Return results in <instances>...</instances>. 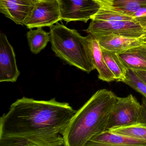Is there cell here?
<instances>
[{"instance_id":"20","label":"cell","mask_w":146,"mask_h":146,"mask_svg":"<svg viewBox=\"0 0 146 146\" xmlns=\"http://www.w3.org/2000/svg\"><path fill=\"white\" fill-rule=\"evenodd\" d=\"M141 114L139 123L146 125V98L143 96L142 98Z\"/></svg>"},{"instance_id":"11","label":"cell","mask_w":146,"mask_h":146,"mask_svg":"<svg viewBox=\"0 0 146 146\" xmlns=\"http://www.w3.org/2000/svg\"><path fill=\"white\" fill-rule=\"evenodd\" d=\"M35 5L31 0H0V11L17 24L24 25Z\"/></svg>"},{"instance_id":"5","label":"cell","mask_w":146,"mask_h":146,"mask_svg":"<svg viewBox=\"0 0 146 146\" xmlns=\"http://www.w3.org/2000/svg\"><path fill=\"white\" fill-rule=\"evenodd\" d=\"M61 20L59 0H44L35 3L24 25L30 29L51 27Z\"/></svg>"},{"instance_id":"1","label":"cell","mask_w":146,"mask_h":146,"mask_svg":"<svg viewBox=\"0 0 146 146\" xmlns=\"http://www.w3.org/2000/svg\"><path fill=\"white\" fill-rule=\"evenodd\" d=\"M76 111L55 98L18 99L0 118V146L64 145L62 135Z\"/></svg>"},{"instance_id":"4","label":"cell","mask_w":146,"mask_h":146,"mask_svg":"<svg viewBox=\"0 0 146 146\" xmlns=\"http://www.w3.org/2000/svg\"><path fill=\"white\" fill-rule=\"evenodd\" d=\"M141 108V104L132 94L125 97H117L108 119L106 130L139 123Z\"/></svg>"},{"instance_id":"9","label":"cell","mask_w":146,"mask_h":146,"mask_svg":"<svg viewBox=\"0 0 146 146\" xmlns=\"http://www.w3.org/2000/svg\"><path fill=\"white\" fill-rule=\"evenodd\" d=\"M94 36L99 41L102 49L117 54L146 43V35L140 37H131L113 34Z\"/></svg>"},{"instance_id":"7","label":"cell","mask_w":146,"mask_h":146,"mask_svg":"<svg viewBox=\"0 0 146 146\" xmlns=\"http://www.w3.org/2000/svg\"><path fill=\"white\" fill-rule=\"evenodd\" d=\"M59 2L61 19L66 23H87L100 7L94 0H59Z\"/></svg>"},{"instance_id":"18","label":"cell","mask_w":146,"mask_h":146,"mask_svg":"<svg viewBox=\"0 0 146 146\" xmlns=\"http://www.w3.org/2000/svg\"><path fill=\"white\" fill-rule=\"evenodd\" d=\"M122 82L129 85L146 98V84L135 71L132 70H127L126 78Z\"/></svg>"},{"instance_id":"8","label":"cell","mask_w":146,"mask_h":146,"mask_svg":"<svg viewBox=\"0 0 146 146\" xmlns=\"http://www.w3.org/2000/svg\"><path fill=\"white\" fill-rule=\"evenodd\" d=\"M14 49L4 33L0 34V82H15L20 75Z\"/></svg>"},{"instance_id":"15","label":"cell","mask_w":146,"mask_h":146,"mask_svg":"<svg viewBox=\"0 0 146 146\" xmlns=\"http://www.w3.org/2000/svg\"><path fill=\"white\" fill-rule=\"evenodd\" d=\"M102 50L105 62L115 77V80L123 82L126 78L127 69L120 60L117 54L111 51Z\"/></svg>"},{"instance_id":"3","label":"cell","mask_w":146,"mask_h":146,"mask_svg":"<svg viewBox=\"0 0 146 146\" xmlns=\"http://www.w3.org/2000/svg\"><path fill=\"white\" fill-rule=\"evenodd\" d=\"M52 49L56 56L88 73L95 69L87 45L86 36L75 29L57 23L50 27Z\"/></svg>"},{"instance_id":"17","label":"cell","mask_w":146,"mask_h":146,"mask_svg":"<svg viewBox=\"0 0 146 146\" xmlns=\"http://www.w3.org/2000/svg\"><path fill=\"white\" fill-rule=\"evenodd\" d=\"M108 130L134 138L146 140V125L140 123L127 126L115 127Z\"/></svg>"},{"instance_id":"6","label":"cell","mask_w":146,"mask_h":146,"mask_svg":"<svg viewBox=\"0 0 146 146\" xmlns=\"http://www.w3.org/2000/svg\"><path fill=\"white\" fill-rule=\"evenodd\" d=\"M91 20L85 31L93 35L113 34L131 37L146 35V30L135 21L105 22Z\"/></svg>"},{"instance_id":"14","label":"cell","mask_w":146,"mask_h":146,"mask_svg":"<svg viewBox=\"0 0 146 146\" xmlns=\"http://www.w3.org/2000/svg\"><path fill=\"white\" fill-rule=\"evenodd\" d=\"M100 7L133 15L141 7L146 6V0H94Z\"/></svg>"},{"instance_id":"22","label":"cell","mask_w":146,"mask_h":146,"mask_svg":"<svg viewBox=\"0 0 146 146\" xmlns=\"http://www.w3.org/2000/svg\"><path fill=\"white\" fill-rule=\"evenodd\" d=\"M31 1H34L35 3V2L42 1H44V0H31Z\"/></svg>"},{"instance_id":"21","label":"cell","mask_w":146,"mask_h":146,"mask_svg":"<svg viewBox=\"0 0 146 146\" xmlns=\"http://www.w3.org/2000/svg\"><path fill=\"white\" fill-rule=\"evenodd\" d=\"M135 72L139 78L146 84V71H136Z\"/></svg>"},{"instance_id":"13","label":"cell","mask_w":146,"mask_h":146,"mask_svg":"<svg viewBox=\"0 0 146 146\" xmlns=\"http://www.w3.org/2000/svg\"><path fill=\"white\" fill-rule=\"evenodd\" d=\"M117 54L127 70L146 71V43Z\"/></svg>"},{"instance_id":"2","label":"cell","mask_w":146,"mask_h":146,"mask_svg":"<svg viewBox=\"0 0 146 146\" xmlns=\"http://www.w3.org/2000/svg\"><path fill=\"white\" fill-rule=\"evenodd\" d=\"M117 97L108 90H97L72 117L62 135L64 146H85L92 137L106 130Z\"/></svg>"},{"instance_id":"10","label":"cell","mask_w":146,"mask_h":146,"mask_svg":"<svg viewBox=\"0 0 146 146\" xmlns=\"http://www.w3.org/2000/svg\"><path fill=\"white\" fill-rule=\"evenodd\" d=\"M146 146V140L106 130L90 139L85 146Z\"/></svg>"},{"instance_id":"19","label":"cell","mask_w":146,"mask_h":146,"mask_svg":"<svg viewBox=\"0 0 146 146\" xmlns=\"http://www.w3.org/2000/svg\"><path fill=\"white\" fill-rule=\"evenodd\" d=\"M135 21L146 30V6L141 7L133 15Z\"/></svg>"},{"instance_id":"12","label":"cell","mask_w":146,"mask_h":146,"mask_svg":"<svg viewBox=\"0 0 146 146\" xmlns=\"http://www.w3.org/2000/svg\"><path fill=\"white\" fill-rule=\"evenodd\" d=\"M86 37L90 58L95 69L98 72L99 79L108 82L115 81V77L105 62L102 50L97 38L90 34Z\"/></svg>"},{"instance_id":"16","label":"cell","mask_w":146,"mask_h":146,"mask_svg":"<svg viewBox=\"0 0 146 146\" xmlns=\"http://www.w3.org/2000/svg\"><path fill=\"white\" fill-rule=\"evenodd\" d=\"M27 37L31 51L36 54L44 49L48 42H50V32H46L42 28L36 30L31 29L27 33Z\"/></svg>"}]
</instances>
